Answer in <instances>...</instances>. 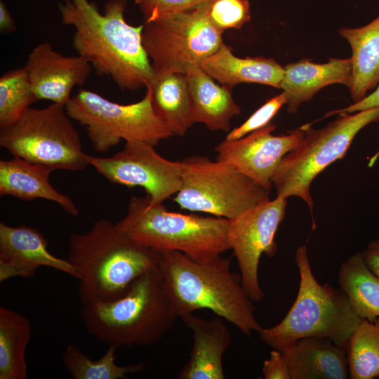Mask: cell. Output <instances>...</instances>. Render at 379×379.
Returning <instances> with one entry per match:
<instances>
[{
  "label": "cell",
  "mask_w": 379,
  "mask_h": 379,
  "mask_svg": "<svg viewBox=\"0 0 379 379\" xmlns=\"http://www.w3.org/2000/svg\"><path fill=\"white\" fill-rule=\"evenodd\" d=\"M209 16L213 24L223 31L239 29L251 20L250 3L248 0H213Z\"/></svg>",
  "instance_id": "f546056e"
},
{
  "label": "cell",
  "mask_w": 379,
  "mask_h": 379,
  "mask_svg": "<svg viewBox=\"0 0 379 379\" xmlns=\"http://www.w3.org/2000/svg\"><path fill=\"white\" fill-rule=\"evenodd\" d=\"M127 237L159 253L175 251L198 262L211 260L230 249V220L170 211L152 204L147 195L132 196L124 218L116 223Z\"/></svg>",
  "instance_id": "8992f818"
},
{
  "label": "cell",
  "mask_w": 379,
  "mask_h": 379,
  "mask_svg": "<svg viewBox=\"0 0 379 379\" xmlns=\"http://www.w3.org/2000/svg\"><path fill=\"white\" fill-rule=\"evenodd\" d=\"M362 255L368 267L379 277V239L371 241Z\"/></svg>",
  "instance_id": "e575fe53"
},
{
  "label": "cell",
  "mask_w": 379,
  "mask_h": 379,
  "mask_svg": "<svg viewBox=\"0 0 379 379\" xmlns=\"http://www.w3.org/2000/svg\"><path fill=\"white\" fill-rule=\"evenodd\" d=\"M262 374L265 379H291L286 354L283 352L273 349L270 357L263 363Z\"/></svg>",
  "instance_id": "d6a6232c"
},
{
  "label": "cell",
  "mask_w": 379,
  "mask_h": 379,
  "mask_svg": "<svg viewBox=\"0 0 379 379\" xmlns=\"http://www.w3.org/2000/svg\"><path fill=\"white\" fill-rule=\"evenodd\" d=\"M53 171L20 157L0 161V195L24 201L44 199L56 203L72 216L79 209L72 199L58 192L49 180Z\"/></svg>",
  "instance_id": "d6986e66"
},
{
  "label": "cell",
  "mask_w": 379,
  "mask_h": 379,
  "mask_svg": "<svg viewBox=\"0 0 379 379\" xmlns=\"http://www.w3.org/2000/svg\"><path fill=\"white\" fill-rule=\"evenodd\" d=\"M286 205L283 197L268 199L230 220L228 245L237 260L242 286L253 302L265 296L258 279L260 258L263 253L274 256L275 235L284 219Z\"/></svg>",
  "instance_id": "7c38bea8"
},
{
  "label": "cell",
  "mask_w": 379,
  "mask_h": 379,
  "mask_svg": "<svg viewBox=\"0 0 379 379\" xmlns=\"http://www.w3.org/2000/svg\"><path fill=\"white\" fill-rule=\"evenodd\" d=\"M131 104H119L98 93L80 90L65 106L70 119L84 126L95 151L107 152L121 140L141 141L156 146L173 135L155 113L152 90Z\"/></svg>",
  "instance_id": "30bf717a"
},
{
  "label": "cell",
  "mask_w": 379,
  "mask_h": 379,
  "mask_svg": "<svg viewBox=\"0 0 379 379\" xmlns=\"http://www.w3.org/2000/svg\"><path fill=\"white\" fill-rule=\"evenodd\" d=\"M338 284L361 319L373 321L379 318V277L368 267L362 253H356L341 264Z\"/></svg>",
  "instance_id": "d4e9b609"
},
{
  "label": "cell",
  "mask_w": 379,
  "mask_h": 379,
  "mask_svg": "<svg viewBox=\"0 0 379 379\" xmlns=\"http://www.w3.org/2000/svg\"><path fill=\"white\" fill-rule=\"evenodd\" d=\"M0 30L1 32L15 30L14 20L2 1L0 2Z\"/></svg>",
  "instance_id": "d590c367"
},
{
  "label": "cell",
  "mask_w": 379,
  "mask_h": 379,
  "mask_svg": "<svg viewBox=\"0 0 379 379\" xmlns=\"http://www.w3.org/2000/svg\"><path fill=\"white\" fill-rule=\"evenodd\" d=\"M346 352L350 378L379 376V318L362 319L348 340Z\"/></svg>",
  "instance_id": "83f0119b"
},
{
  "label": "cell",
  "mask_w": 379,
  "mask_h": 379,
  "mask_svg": "<svg viewBox=\"0 0 379 379\" xmlns=\"http://www.w3.org/2000/svg\"><path fill=\"white\" fill-rule=\"evenodd\" d=\"M24 67L38 100H50L63 106L70 100L72 89L83 85L92 70L90 63L81 56L63 55L48 42L32 49Z\"/></svg>",
  "instance_id": "9a60e30c"
},
{
  "label": "cell",
  "mask_w": 379,
  "mask_h": 379,
  "mask_svg": "<svg viewBox=\"0 0 379 379\" xmlns=\"http://www.w3.org/2000/svg\"><path fill=\"white\" fill-rule=\"evenodd\" d=\"M128 0H109L100 13L88 0H63L62 22L74 28L72 44L78 55L99 75L109 77L123 90L150 85L155 77L142 41L143 24L124 18Z\"/></svg>",
  "instance_id": "6da1fadb"
},
{
  "label": "cell",
  "mask_w": 379,
  "mask_h": 379,
  "mask_svg": "<svg viewBox=\"0 0 379 379\" xmlns=\"http://www.w3.org/2000/svg\"><path fill=\"white\" fill-rule=\"evenodd\" d=\"M67 260L79 274L81 305L124 295L140 276L160 267L161 253L137 244L101 219L86 233L69 236Z\"/></svg>",
  "instance_id": "7a4b0ae2"
},
{
  "label": "cell",
  "mask_w": 379,
  "mask_h": 379,
  "mask_svg": "<svg viewBox=\"0 0 379 379\" xmlns=\"http://www.w3.org/2000/svg\"><path fill=\"white\" fill-rule=\"evenodd\" d=\"M295 260L300 274L298 295L292 307L277 324L262 328L260 339L284 352L298 340L327 338L345 347L362 319L340 288L320 284L312 272L307 246H299Z\"/></svg>",
  "instance_id": "5b68a950"
},
{
  "label": "cell",
  "mask_w": 379,
  "mask_h": 379,
  "mask_svg": "<svg viewBox=\"0 0 379 379\" xmlns=\"http://www.w3.org/2000/svg\"><path fill=\"white\" fill-rule=\"evenodd\" d=\"M283 352L288 362L291 379L350 378L346 349L329 338H302Z\"/></svg>",
  "instance_id": "ffe728a7"
},
{
  "label": "cell",
  "mask_w": 379,
  "mask_h": 379,
  "mask_svg": "<svg viewBox=\"0 0 379 379\" xmlns=\"http://www.w3.org/2000/svg\"><path fill=\"white\" fill-rule=\"evenodd\" d=\"M280 88L287 95L288 112L293 114L301 103L310 100L321 88L334 84L350 85L352 74L350 58H330L326 63L308 59L284 67Z\"/></svg>",
  "instance_id": "ac0fdd59"
},
{
  "label": "cell",
  "mask_w": 379,
  "mask_h": 379,
  "mask_svg": "<svg viewBox=\"0 0 379 379\" xmlns=\"http://www.w3.org/2000/svg\"><path fill=\"white\" fill-rule=\"evenodd\" d=\"M210 3L144 22L142 44L155 77L185 74L223 44L224 31L209 16Z\"/></svg>",
  "instance_id": "9c48e42d"
},
{
  "label": "cell",
  "mask_w": 379,
  "mask_h": 379,
  "mask_svg": "<svg viewBox=\"0 0 379 379\" xmlns=\"http://www.w3.org/2000/svg\"><path fill=\"white\" fill-rule=\"evenodd\" d=\"M192 100L194 123L213 131H229L231 119L241 114L232 95V88L219 85L199 66L185 73Z\"/></svg>",
  "instance_id": "7402d4cb"
},
{
  "label": "cell",
  "mask_w": 379,
  "mask_h": 379,
  "mask_svg": "<svg viewBox=\"0 0 379 379\" xmlns=\"http://www.w3.org/2000/svg\"><path fill=\"white\" fill-rule=\"evenodd\" d=\"M118 347L109 345L104 355L93 360L74 344H69L62 357V361L74 379H126L127 375L146 368L145 363L119 366L115 362Z\"/></svg>",
  "instance_id": "4316f807"
},
{
  "label": "cell",
  "mask_w": 379,
  "mask_h": 379,
  "mask_svg": "<svg viewBox=\"0 0 379 379\" xmlns=\"http://www.w3.org/2000/svg\"><path fill=\"white\" fill-rule=\"evenodd\" d=\"M154 147L126 142L121 151L109 157L88 155L89 165L112 183L142 187L151 204H163L181 187V165L180 161L162 157Z\"/></svg>",
  "instance_id": "4fadbf2b"
},
{
  "label": "cell",
  "mask_w": 379,
  "mask_h": 379,
  "mask_svg": "<svg viewBox=\"0 0 379 379\" xmlns=\"http://www.w3.org/2000/svg\"><path fill=\"white\" fill-rule=\"evenodd\" d=\"M37 100L24 67L2 74L0 77V128L15 122Z\"/></svg>",
  "instance_id": "f1b7e54d"
},
{
  "label": "cell",
  "mask_w": 379,
  "mask_h": 379,
  "mask_svg": "<svg viewBox=\"0 0 379 379\" xmlns=\"http://www.w3.org/2000/svg\"><path fill=\"white\" fill-rule=\"evenodd\" d=\"M199 67L221 85L232 88L241 83H255L280 88L284 69L272 58L234 55L231 47L222 44L205 58Z\"/></svg>",
  "instance_id": "44dd1931"
},
{
  "label": "cell",
  "mask_w": 379,
  "mask_h": 379,
  "mask_svg": "<svg viewBox=\"0 0 379 379\" xmlns=\"http://www.w3.org/2000/svg\"><path fill=\"white\" fill-rule=\"evenodd\" d=\"M180 162L182 185L173 199L181 209L230 220L270 199V191L218 160L194 155Z\"/></svg>",
  "instance_id": "8fae6325"
},
{
  "label": "cell",
  "mask_w": 379,
  "mask_h": 379,
  "mask_svg": "<svg viewBox=\"0 0 379 379\" xmlns=\"http://www.w3.org/2000/svg\"><path fill=\"white\" fill-rule=\"evenodd\" d=\"M338 32L352 50L348 88L355 103L379 84V16L362 27H343Z\"/></svg>",
  "instance_id": "603a6c76"
},
{
  "label": "cell",
  "mask_w": 379,
  "mask_h": 379,
  "mask_svg": "<svg viewBox=\"0 0 379 379\" xmlns=\"http://www.w3.org/2000/svg\"><path fill=\"white\" fill-rule=\"evenodd\" d=\"M288 98L284 92L266 101L253 113L241 125L229 131L227 140H235L249 133L261 129L270 124L271 120L285 104Z\"/></svg>",
  "instance_id": "4dcf8cb0"
},
{
  "label": "cell",
  "mask_w": 379,
  "mask_h": 379,
  "mask_svg": "<svg viewBox=\"0 0 379 379\" xmlns=\"http://www.w3.org/2000/svg\"><path fill=\"white\" fill-rule=\"evenodd\" d=\"M230 266L231 259L221 255L198 262L179 251L161 253L159 270L178 317L206 309L245 335L259 332L253 301Z\"/></svg>",
  "instance_id": "3957f363"
},
{
  "label": "cell",
  "mask_w": 379,
  "mask_h": 379,
  "mask_svg": "<svg viewBox=\"0 0 379 379\" xmlns=\"http://www.w3.org/2000/svg\"><path fill=\"white\" fill-rule=\"evenodd\" d=\"M0 146L13 157L53 171H79L90 166L79 135L60 104L29 107L15 122L1 128Z\"/></svg>",
  "instance_id": "ba28073f"
},
{
  "label": "cell",
  "mask_w": 379,
  "mask_h": 379,
  "mask_svg": "<svg viewBox=\"0 0 379 379\" xmlns=\"http://www.w3.org/2000/svg\"><path fill=\"white\" fill-rule=\"evenodd\" d=\"M213 0H134L144 21L183 11Z\"/></svg>",
  "instance_id": "1f68e13d"
},
{
  "label": "cell",
  "mask_w": 379,
  "mask_h": 379,
  "mask_svg": "<svg viewBox=\"0 0 379 379\" xmlns=\"http://www.w3.org/2000/svg\"><path fill=\"white\" fill-rule=\"evenodd\" d=\"M32 326L23 314L0 307V379H27L25 358Z\"/></svg>",
  "instance_id": "484cf974"
},
{
  "label": "cell",
  "mask_w": 379,
  "mask_h": 379,
  "mask_svg": "<svg viewBox=\"0 0 379 379\" xmlns=\"http://www.w3.org/2000/svg\"><path fill=\"white\" fill-rule=\"evenodd\" d=\"M80 316L90 335L118 347L155 344L178 318L159 269L138 277L116 300L81 305Z\"/></svg>",
  "instance_id": "277c9868"
},
{
  "label": "cell",
  "mask_w": 379,
  "mask_h": 379,
  "mask_svg": "<svg viewBox=\"0 0 379 379\" xmlns=\"http://www.w3.org/2000/svg\"><path fill=\"white\" fill-rule=\"evenodd\" d=\"M374 107H379V85L376 87L373 92L368 94L360 101L353 103L347 107L328 112L326 113L324 117L334 114L345 113L350 114Z\"/></svg>",
  "instance_id": "836d02e7"
},
{
  "label": "cell",
  "mask_w": 379,
  "mask_h": 379,
  "mask_svg": "<svg viewBox=\"0 0 379 379\" xmlns=\"http://www.w3.org/2000/svg\"><path fill=\"white\" fill-rule=\"evenodd\" d=\"M378 121L379 107H374L353 114H340L320 129L308 124L303 139L284 157L272 178L277 197H298L307 204L312 214V181L329 165L345 157L362 128Z\"/></svg>",
  "instance_id": "52a82bcc"
},
{
  "label": "cell",
  "mask_w": 379,
  "mask_h": 379,
  "mask_svg": "<svg viewBox=\"0 0 379 379\" xmlns=\"http://www.w3.org/2000/svg\"><path fill=\"white\" fill-rule=\"evenodd\" d=\"M147 86L152 90L157 115L173 135H184L195 124L186 74L175 72L155 77Z\"/></svg>",
  "instance_id": "cb8c5ba5"
},
{
  "label": "cell",
  "mask_w": 379,
  "mask_h": 379,
  "mask_svg": "<svg viewBox=\"0 0 379 379\" xmlns=\"http://www.w3.org/2000/svg\"><path fill=\"white\" fill-rule=\"evenodd\" d=\"M308 124L286 134L272 135L277 126L265 127L235 140H224L215 147L216 160L245 175L267 190H271L272 178L284 157L303 139Z\"/></svg>",
  "instance_id": "5bb4252c"
},
{
  "label": "cell",
  "mask_w": 379,
  "mask_h": 379,
  "mask_svg": "<svg viewBox=\"0 0 379 379\" xmlns=\"http://www.w3.org/2000/svg\"><path fill=\"white\" fill-rule=\"evenodd\" d=\"M41 267L53 268L74 278L79 274L67 259L48 250L43 234L27 225L11 226L0 222V282L13 277L30 278Z\"/></svg>",
  "instance_id": "2e32d148"
},
{
  "label": "cell",
  "mask_w": 379,
  "mask_h": 379,
  "mask_svg": "<svg viewBox=\"0 0 379 379\" xmlns=\"http://www.w3.org/2000/svg\"><path fill=\"white\" fill-rule=\"evenodd\" d=\"M192 333L190 359L178 373L180 379L225 378L222 357L231 340L225 319L215 316L204 319L190 314L180 318Z\"/></svg>",
  "instance_id": "e0dca14e"
}]
</instances>
